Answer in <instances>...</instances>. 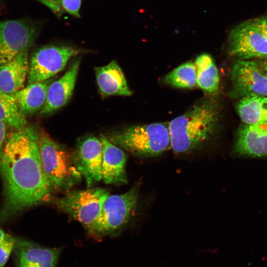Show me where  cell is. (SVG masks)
<instances>
[{"instance_id": "23", "label": "cell", "mask_w": 267, "mask_h": 267, "mask_svg": "<svg viewBox=\"0 0 267 267\" xmlns=\"http://www.w3.org/2000/svg\"><path fill=\"white\" fill-rule=\"evenodd\" d=\"M47 6L56 14L66 12L80 17L82 0H36Z\"/></svg>"}, {"instance_id": "9", "label": "cell", "mask_w": 267, "mask_h": 267, "mask_svg": "<svg viewBox=\"0 0 267 267\" xmlns=\"http://www.w3.org/2000/svg\"><path fill=\"white\" fill-rule=\"evenodd\" d=\"M231 97L267 96V76L256 62L248 59L237 61L231 69Z\"/></svg>"}, {"instance_id": "4", "label": "cell", "mask_w": 267, "mask_h": 267, "mask_svg": "<svg viewBox=\"0 0 267 267\" xmlns=\"http://www.w3.org/2000/svg\"><path fill=\"white\" fill-rule=\"evenodd\" d=\"M39 145L43 169L53 190H67L80 181L82 176L72 155L44 131H40Z\"/></svg>"}, {"instance_id": "5", "label": "cell", "mask_w": 267, "mask_h": 267, "mask_svg": "<svg viewBox=\"0 0 267 267\" xmlns=\"http://www.w3.org/2000/svg\"><path fill=\"white\" fill-rule=\"evenodd\" d=\"M140 183H136L127 192L110 194L102 205L100 214L89 229L96 235H106L121 228L130 219L137 202Z\"/></svg>"}, {"instance_id": "27", "label": "cell", "mask_w": 267, "mask_h": 267, "mask_svg": "<svg viewBox=\"0 0 267 267\" xmlns=\"http://www.w3.org/2000/svg\"><path fill=\"white\" fill-rule=\"evenodd\" d=\"M256 62L267 76V57L259 58V60Z\"/></svg>"}, {"instance_id": "19", "label": "cell", "mask_w": 267, "mask_h": 267, "mask_svg": "<svg viewBox=\"0 0 267 267\" xmlns=\"http://www.w3.org/2000/svg\"><path fill=\"white\" fill-rule=\"evenodd\" d=\"M195 64L197 86L205 92L215 93L219 89L220 77L213 58L203 53L196 57Z\"/></svg>"}, {"instance_id": "16", "label": "cell", "mask_w": 267, "mask_h": 267, "mask_svg": "<svg viewBox=\"0 0 267 267\" xmlns=\"http://www.w3.org/2000/svg\"><path fill=\"white\" fill-rule=\"evenodd\" d=\"M28 50L0 65V89L14 95L25 87L29 69Z\"/></svg>"}, {"instance_id": "17", "label": "cell", "mask_w": 267, "mask_h": 267, "mask_svg": "<svg viewBox=\"0 0 267 267\" xmlns=\"http://www.w3.org/2000/svg\"><path fill=\"white\" fill-rule=\"evenodd\" d=\"M99 91L103 97L112 95L130 96L132 94L123 72L115 60L94 68Z\"/></svg>"}, {"instance_id": "20", "label": "cell", "mask_w": 267, "mask_h": 267, "mask_svg": "<svg viewBox=\"0 0 267 267\" xmlns=\"http://www.w3.org/2000/svg\"><path fill=\"white\" fill-rule=\"evenodd\" d=\"M236 109L245 124L267 122V96H249L240 98Z\"/></svg>"}, {"instance_id": "15", "label": "cell", "mask_w": 267, "mask_h": 267, "mask_svg": "<svg viewBox=\"0 0 267 267\" xmlns=\"http://www.w3.org/2000/svg\"><path fill=\"white\" fill-rule=\"evenodd\" d=\"M236 152L254 157L267 156V122L246 124L237 132Z\"/></svg>"}, {"instance_id": "2", "label": "cell", "mask_w": 267, "mask_h": 267, "mask_svg": "<svg viewBox=\"0 0 267 267\" xmlns=\"http://www.w3.org/2000/svg\"><path fill=\"white\" fill-rule=\"evenodd\" d=\"M219 118L217 102L202 99L169 123L171 147L178 153L190 152L209 140Z\"/></svg>"}, {"instance_id": "13", "label": "cell", "mask_w": 267, "mask_h": 267, "mask_svg": "<svg viewBox=\"0 0 267 267\" xmlns=\"http://www.w3.org/2000/svg\"><path fill=\"white\" fill-rule=\"evenodd\" d=\"M61 251L15 238L14 252L18 267H56Z\"/></svg>"}, {"instance_id": "3", "label": "cell", "mask_w": 267, "mask_h": 267, "mask_svg": "<svg viewBox=\"0 0 267 267\" xmlns=\"http://www.w3.org/2000/svg\"><path fill=\"white\" fill-rule=\"evenodd\" d=\"M113 143L137 156H156L171 147L169 124L135 125L110 133Z\"/></svg>"}, {"instance_id": "1", "label": "cell", "mask_w": 267, "mask_h": 267, "mask_svg": "<svg viewBox=\"0 0 267 267\" xmlns=\"http://www.w3.org/2000/svg\"><path fill=\"white\" fill-rule=\"evenodd\" d=\"M40 134L37 127L28 125L7 136L0 157L5 217L51 198L53 190L41 160Z\"/></svg>"}, {"instance_id": "14", "label": "cell", "mask_w": 267, "mask_h": 267, "mask_svg": "<svg viewBox=\"0 0 267 267\" xmlns=\"http://www.w3.org/2000/svg\"><path fill=\"white\" fill-rule=\"evenodd\" d=\"M102 143V180L106 184H123L128 182L125 166L126 156L122 149L100 134Z\"/></svg>"}, {"instance_id": "25", "label": "cell", "mask_w": 267, "mask_h": 267, "mask_svg": "<svg viewBox=\"0 0 267 267\" xmlns=\"http://www.w3.org/2000/svg\"><path fill=\"white\" fill-rule=\"evenodd\" d=\"M7 126L0 121V157L1 151L7 137Z\"/></svg>"}, {"instance_id": "12", "label": "cell", "mask_w": 267, "mask_h": 267, "mask_svg": "<svg viewBox=\"0 0 267 267\" xmlns=\"http://www.w3.org/2000/svg\"><path fill=\"white\" fill-rule=\"evenodd\" d=\"M80 60L76 58L71 63L64 75L49 85L45 103L39 112L41 116H46L64 106L72 95L79 69Z\"/></svg>"}, {"instance_id": "18", "label": "cell", "mask_w": 267, "mask_h": 267, "mask_svg": "<svg viewBox=\"0 0 267 267\" xmlns=\"http://www.w3.org/2000/svg\"><path fill=\"white\" fill-rule=\"evenodd\" d=\"M53 80L28 84L14 95L20 111L26 117L40 112L44 107L48 87Z\"/></svg>"}, {"instance_id": "10", "label": "cell", "mask_w": 267, "mask_h": 267, "mask_svg": "<svg viewBox=\"0 0 267 267\" xmlns=\"http://www.w3.org/2000/svg\"><path fill=\"white\" fill-rule=\"evenodd\" d=\"M35 28L26 21L5 20L0 23V65L29 49L36 36Z\"/></svg>"}, {"instance_id": "22", "label": "cell", "mask_w": 267, "mask_h": 267, "mask_svg": "<svg viewBox=\"0 0 267 267\" xmlns=\"http://www.w3.org/2000/svg\"><path fill=\"white\" fill-rule=\"evenodd\" d=\"M165 84L182 89H192L197 85L196 68L195 62H185L167 74L164 78Z\"/></svg>"}, {"instance_id": "28", "label": "cell", "mask_w": 267, "mask_h": 267, "mask_svg": "<svg viewBox=\"0 0 267 267\" xmlns=\"http://www.w3.org/2000/svg\"><path fill=\"white\" fill-rule=\"evenodd\" d=\"M5 235V233L3 231L2 228L0 227V242L3 238Z\"/></svg>"}, {"instance_id": "6", "label": "cell", "mask_w": 267, "mask_h": 267, "mask_svg": "<svg viewBox=\"0 0 267 267\" xmlns=\"http://www.w3.org/2000/svg\"><path fill=\"white\" fill-rule=\"evenodd\" d=\"M109 195L106 189L101 188L72 191L56 199L54 204L89 230L98 218Z\"/></svg>"}, {"instance_id": "21", "label": "cell", "mask_w": 267, "mask_h": 267, "mask_svg": "<svg viewBox=\"0 0 267 267\" xmlns=\"http://www.w3.org/2000/svg\"><path fill=\"white\" fill-rule=\"evenodd\" d=\"M0 121L15 130L28 126L26 117L20 111L14 95L0 89Z\"/></svg>"}, {"instance_id": "26", "label": "cell", "mask_w": 267, "mask_h": 267, "mask_svg": "<svg viewBox=\"0 0 267 267\" xmlns=\"http://www.w3.org/2000/svg\"><path fill=\"white\" fill-rule=\"evenodd\" d=\"M255 20L267 40V16H263Z\"/></svg>"}, {"instance_id": "8", "label": "cell", "mask_w": 267, "mask_h": 267, "mask_svg": "<svg viewBox=\"0 0 267 267\" xmlns=\"http://www.w3.org/2000/svg\"><path fill=\"white\" fill-rule=\"evenodd\" d=\"M229 52L240 59L267 57V40L255 20L242 23L229 35Z\"/></svg>"}, {"instance_id": "7", "label": "cell", "mask_w": 267, "mask_h": 267, "mask_svg": "<svg viewBox=\"0 0 267 267\" xmlns=\"http://www.w3.org/2000/svg\"><path fill=\"white\" fill-rule=\"evenodd\" d=\"M80 52L78 49L65 45H48L37 49L29 59L27 85L52 79Z\"/></svg>"}, {"instance_id": "24", "label": "cell", "mask_w": 267, "mask_h": 267, "mask_svg": "<svg viewBox=\"0 0 267 267\" xmlns=\"http://www.w3.org/2000/svg\"><path fill=\"white\" fill-rule=\"evenodd\" d=\"M15 238L10 234L5 233L0 242V267H4L11 253L14 250Z\"/></svg>"}, {"instance_id": "11", "label": "cell", "mask_w": 267, "mask_h": 267, "mask_svg": "<svg viewBox=\"0 0 267 267\" xmlns=\"http://www.w3.org/2000/svg\"><path fill=\"white\" fill-rule=\"evenodd\" d=\"M102 143L100 138L88 135L79 142L72 155L74 164L90 187L102 180Z\"/></svg>"}]
</instances>
